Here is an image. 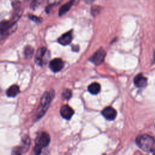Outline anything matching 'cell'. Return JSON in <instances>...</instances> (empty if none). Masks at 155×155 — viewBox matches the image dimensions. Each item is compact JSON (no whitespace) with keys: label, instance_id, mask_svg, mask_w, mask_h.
<instances>
[{"label":"cell","instance_id":"2e32d148","mask_svg":"<svg viewBox=\"0 0 155 155\" xmlns=\"http://www.w3.org/2000/svg\"><path fill=\"white\" fill-rule=\"evenodd\" d=\"M72 95V92L70 89H65L62 93V98L64 100H68Z\"/></svg>","mask_w":155,"mask_h":155},{"label":"cell","instance_id":"3957f363","mask_svg":"<svg viewBox=\"0 0 155 155\" xmlns=\"http://www.w3.org/2000/svg\"><path fill=\"white\" fill-rule=\"evenodd\" d=\"M16 28V22L13 21H2L0 22V34L5 36L13 32Z\"/></svg>","mask_w":155,"mask_h":155},{"label":"cell","instance_id":"7a4b0ae2","mask_svg":"<svg viewBox=\"0 0 155 155\" xmlns=\"http://www.w3.org/2000/svg\"><path fill=\"white\" fill-rule=\"evenodd\" d=\"M136 142L139 147L146 152H151L155 149L154 139L148 134H142L137 137Z\"/></svg>","mask_w":155,"mask_h":155},{"label":"cell","instance_id":"52a82bcc","mask_svg":"<svg viewBox=\"0 0 155 155\" xmlns=\"http://www.w3.org/2000/svg\"><path fill=\"white\" fill-rule=\"evenodd\" d=\"M49 67L52 71L58 72L64 67V62L61 59L55 58L50 61Z\"/></svg>","mask_w":155,"mask_h":155},{"label":"cell","instance_id":"d6986e66","mask_svg":"<svg viewBox=\"0 0 155 155\" xmlns=\"http://www.w3.org/2000/svg\"><path fill=\"white\" fill-rule=\"evenodd\" d=\"M33 151H34V154L35 155H40V154L41 153V151H42V148L40 147L39 146L37 145H35V148L33 149Z\"/></svg>","mask_w":155,"mask_h":155},{"label":"cell","instance_id":"9a60e30c","mask_svg":"<svg viewBox=\"0 0 155 155\" xmlns=\"http://www.w3.org/2000/svg\"><path fill=\"white\" fill-rule=\"evenodd\" d=\"M33 52H34L33 48L30 45H27L24 48V56L27 59H30L33 54Z\"/></svg>","mask_w":155,"mask_h":155},{"label":"cell","instance_id":"5bb4252c","mask_svg":"<svg viewBox=\"0 0 155 155\" xmlns=\"http://www.w3.org/2000/svg\"><path fill=\"white\" fill-rule=\"evenodd\" d=\"M88 91L93 94H97L101 90L100 84L97 82H93L88 87Z\"/></svg>","mask_w":155,"mask_h":155},{"label":"cell","instance_id":"ba28073f","mask_svg":"<svg viewBox=\"0 0 155 155\" xmlns=\"http://www.w3.org/2000/svg\"><path fill=\"white\" fill-rule=\"evenodd\" d=\"M102 114L107 120H112L116 118L117 115V112L116 110L114 109L113 107H107L102 110Z\"/></svg>","mask_w":155,"mask_h":155},{"label":"cell","instance_id":"277c9868","mask_svg":"<svg viewBox=\"0 0 155 155\" xmlns=\"http://www.w3.org/2000/svg\"><path fill=\"white\" fill-rule=\"evenodd\" d=\"M106 53L104 50L101 48L96 51L92 56L90 58V61L94 64L98 65L103 62L105 57Z\"/></svg>","mask_w":155,"mask_h":155},{"label":"cell","instance_id":"30bf717a","mask_svg":"<svg viewBox=\"0 0 155 155\" xmlns=\"http://www.w3.org/2000/svg\"><path fill=\"white\" fill-rule=\"evenodd\" d=\"M134 84L137 87H145L147 84V79L143 74H138L134 78Z\"/></svg>","mask_w":155,"mask_h":155},{"label":"cell","instance_id":"7402d4cb","mask_svg":"<svg viewBox=\"0 0 155 155\" xmlns=\"http://www.w3.org/2000/svg\"><path fill=\"white\" fill-rule=\"evenodd\" d=\"M153 155H155V153H154V154Z\"/></svg>","mask_w":155,"mask_h":155},{"label":"cell","instance_id":"ac0fdd59","mask_svg":"<svg viewBox=\"0 0 155 155\" xmlns=\"http://www.w3.org/2000/svg\"><path fill=\"white\" fill-rule=\"evenodd\" d=\"M22 143H23V145H24V146L22 147L24 149H25V148H28L27 147H28V146L30 144V137L28 136H24L22 138Z\"/></svg>","mask_w":155,"mask_h":155},{"label":"cell","instance_id":"8fae6325","mask_svg":"<svg viewBox=\"0 0 155 155\" xmlns=\"http://www.w3.org/2000/svg\"><path fill=\"white\" fill-rule=\"evenodd\" d=\"M71 41H72L71 31H68L64 33L58 39L59 43L63 45H67L69 44L71 42Z\"/></svg>","mask_w":155,"mask_h":155},{"label":"cell","instance_id":"5b68a950","mask_svg":"<svg viewBox=\"0 0 155 155\" xmlns=\"http://www.w3.org/2000/svg\"><path fill=\"white\" fill-rule=\"evenodd\" d=\"M50 141V138L49 134L46 132H42L36 137L35 145H37L42 148L46 147L49 144Z\"/></svg>","mask_w":155,"mask_h":155},{"label":"cell","instance_id":"e0dca14e","mask_svg":"<svg viewBox=\"0 0 155 155\" xmlns=\"http://www.w3.org/2000/svg\"><path fill=\"white\" fill-rule=\"evenodd\" d=\"M24 149L22 147H14L12 151V155H22Z\"/></svg>","mask_w":155,"mask_h":155},{"label":"cell","instance_id":"6da1fadb","mask_svg":"<svg viewBox=\"0 0 155 155\" xmlns=\"http://www.w3.org/2000/svg\"><path fill=\"white\" fill-rule=\"evenodd\" d=\"M54 97V91L51 90L44 93L40 100L39 105L35 113V119L37 120L42 117L47 111L52 99Z\"/></svg>","mask_w":155,"mask_h":155},{"label":"cell","instance_id":"9c48e42d","mask_svg":"<svg viewBox=\"0 0 155 155\" xmlns=\"http://www.w3.org/2000/svg\"><path fill=\"white\" fill-rule=\"evenodd\" d=\"M60 114L61 116L65 119H70L74 114L73 110L68 105H64L60 109Z\"/></svg>","mask_w":155,"mask_h":155},{"label":"cell","instance_id":"44dd1931","mask_svg":"<svg viewBox=\"0 0 155 155\" xmlns=\"http://www.w3.org/2000/svg\"><path fill=\"white\" fill-rule=\"evenodd\" d=\"M154 62H155V54H154Z\"/></svg>","mask_w":155,"mask_h":155},{"label":"cell","instance_id":"4fadbf2b","mask_svg":"<svg viewBox=\"0 0 155 155\" xmlns=\"http://www.w3.org/2000/svg\"><path fill=\"white\" fill-rule=\"evenodd\" d=\"M19 93V88L16 85H13L7 90V95L8 97H15Z\"/></svg>","mask_w":155,"mask_h":155},{"label":"cell","instance_id":"ffe728a7","mask_svg":"<svg viewBox=\"0 0 155 155\" xmlns=\"http://www.w3.org/2000/svg\"><path fill=\"white\" fill-rule=\"evenodd\" d=\"M28 18L31 19V20H32V21H35V22H37V23H39L40 22H41V19H40V18H38V17H37V16H34V15H28Z\"/></svg>","mask_w":155,"mask_h":155},{"label":"cell","instance_id":"7c38bea8","mask_svg":"<svg viewBox=\"0 0 155 155\" xmlns=\"http://www.w3.org/2000/svg\"><path fill=\"white\" fill-rule=\"evenodd\" d=\"M76 1H78V0H71L70 2H68L66 3V4H65L64 5H63L59 8V15L60 16H61V15H63L64 14L66 13L70 10V8L72 6V5L74 4V2H76Z\"/></svg>","mask_w":155,"mask_h":155},{"label":"cell","instance_id":"8992f818","mask_svg":"<svg viewBox=\"0 0 155 155\" xmlns=\"http://www.w3.org/2000/svg\"><path fill=\"white\" fill-rule=\"evenodd\" d=\"M47 53V50L45 47H41L38 50L35 56V62L38 65L41 66L44 63Z\"/></svg>","mask_w":155,"mask_h":155}]
</instances>
